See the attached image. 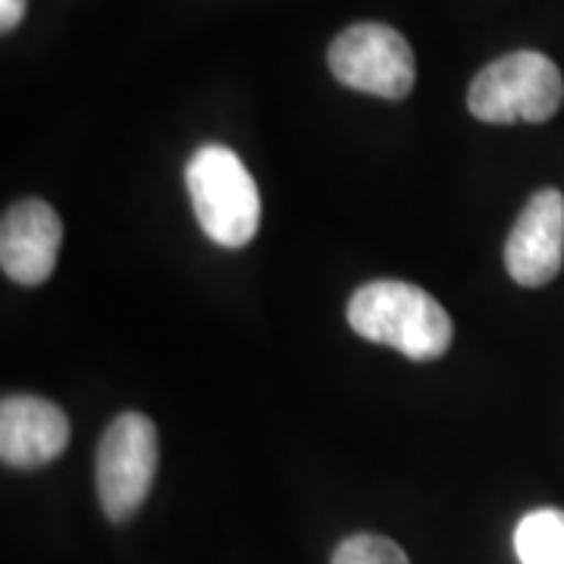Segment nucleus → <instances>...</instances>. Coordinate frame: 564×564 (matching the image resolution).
<instances>
[{
    "instance_id": "nucleus-5",
    "label": "nucleus",
    "mask_w": 564,
    "mask_h": 564,
    "mask_svg": "<svg viewBox=\"0 0 564 564\" xmlns=\"http://www.w3.org/2000/svg\"><path fill=\"white\" fill-rule=\"evenodd\" d=\"M333 76L364 95L402 101L414 88V51L402 32L380 22H358L329 44Z\"/></svg>"
},
{
    "instance_id": "nucleus-10",
    "label": "nucleus",
    "mask_w": 564,
    "mask_h": 564,
    "mask_svg": "<svg viewBox=\"0 0 564 564\" xmlns=\"http://www.w3.org/2000/svg\"><path fill=\"white\" fill-rule=\"evenodd\" d=\"M333 564H411L404 549L386 536L373 533H358L348 536L339 549L333 552Z\"/></svg>"
},
{
    "instance_id": "nucleus-9",
    "label": "nucleus",
    "mask_w": 564,
    "mask_h": 564,
    "mask_svg": "<svg viewBox=\"0 0 564 564\" xmlns=\"http://www.w3.org/2000/svg\"><path fill=\"white\" fill-rule=\"evenodd\" d=\"M514 552L521 564H564V511L536 508L514 530Z\"/></svg>"
},
{
    "instance_id": "nucleus-2",
    "label": "nucleus",
    "mask_w": 564,
    "mask_h": 564,
    "mask_svg": "<svg viewBox=\"0 0 564 564\" xmlns=\"http://www.w3.org/2000/svg\"><path fill=\"white\" fill-rule=\"evenodd\" d=\"M185 185L198 226L210 242L245 248L261 226V195L251 173L226 144H204L185 163Z\"/></svg>"
},
{
    "instance_id": "nucleus-7",
    "label": "nucleus",
    "mask_w": 564,
    "mask_h": 564,
    "mask_svg": "<svg viewBox=\"0 0 564 564\" xmlns=\"http://www.w3.org/2000/svg\"><path fill=\"white\" fill-rule=\"evenodd\" d=\"M63 223L41 198L13 204L0 223V267L20 285H41L57 267Z\"/></svg>"
},
{
    "instance_id": "nucleus-6",
    "label": "nucleus",
    "mask_w": 564,
    "mask_h": 564,
    "mask_svg": "<svg viewBox=\"0 0 564 564\" xmlns=\"http://www.w3.org/2000/svg\"><path fill=\"white\" fill-rule=\"evenodd\" d=\"M564 263V195L558 188H540L521 217L514 220L505 245V267L508 276L540 289L558 276Z\"/></svg>"
},
{
    "instance_id": "nucleus-1",
    "label": "nucleus",
    "mask_w": 564,
    "mask_h": 564,
    "mask_svg": "<svg viewBox=\"0 0 564 564\" xmlns=\"http://www.w3.org/2000/svg\"><path fill=\"white\" fill-rule=\"evenodd\" d=\"M348 326L367 343L389 345L411 361H436L452 345V317L421 285L380 280L348 302Z\"/></svg>"
},
{
    "instance_id": "nucleus-3",
    "label": "nucleus",
    "mask_w": 564,
    "mask_h": 564,
    "mask_svg": "<svg viewBox=\"0 0 564 564\" xmlns=\"http://www.w3.org/2000/svg\"><path fill=\"white\" fill-rule=\"evenodd\" d=\"M564 104L558 66L536 51H514L492 61L470 82L467 107L484 122H545Z\"/></svg>"
},
{
    "instance_id": "nucleus-8",
    "label": "nucleus",
    "mask_w": 564,
    "mask_h": 564,
    "mask_svg": "<svg viewBox=\"0 0 564 564\" xmlns=\"http://www.w3.org/2000/svg\"><path fill=\"white\" fill-rule=\"evenodd\" d=\"M69 445V421L39 395H7L0 402V458L7 467H44Z\"/></svg>"
},
{
    "instance_id": "nucleus-4",
    "label": "nucleus",
    "mask_w": 564,
    "mask_h": 564,
    "mask_svg": "<svg viewBox=\"0 0 564 564\" xmlns=\"http://www.w3.org/2000/svg\"><path fill=\"white\" fill-rule=\"evenodd\" d=\"M158 462H161L158 426L139 411L120 414L104 430L95 480H98V499L107 521L122 524L139 511L154 486Z\"/></svg>"
},
{
    "instance_id": "nucleus-11",
    "label": "nucleus",
    "mask_w": 564,
    "mask_h": 564,
    "mask_svg": "<svg viewBox=\"0 0 564 564\" xmlns=\"http://www.w3.org/2000/svg\"><path fill=\"white\" fill-rule=\"evenodd\" d=\"M25 3L29 0H0V29L3 32H13L25 17Z\"/></svg>"
}]
</instances>
